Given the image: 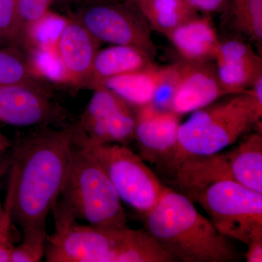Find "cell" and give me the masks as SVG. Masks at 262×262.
I'll return each mask as SVG.
<instances>
[{"label":"cell","instance_id":"19","mask_svg":"<svg viewBox=\"0 0 262 262\" xmlns=\"http://www.w3.org/2000/svg\"><path fill=\"white\" fill-rule=\"evenodd\" d=\"M150 28L167 35L186 20L196 16L184 0H130Z\"/></svg>","mask_w":262,"mask_h":262},{"label":"cell","instance_id":"17","mask_svg":"<svg viewBox=\"0 0 262 262\" xmlns=\"http://www.w3.org/2000/svg\"><path fill=\"white\" fill-rule=\"evenodd\" d=\"M171 71L172 65L160 67L151 63L137 72L111 77L102 86L130 106L140 107L155 102Z\"/></svg>","mask_w":262,"mask_h":262},{"label":"cell","instance_id":"5","mask_svg":"<svg viewBox=\"0 0 262 262\" xmlns=\"http://www.w3.org/2000/svg\"><path fill=\"white\" fill-rule=\"evenodd\" d=\"M54 230L47 235L45 257L48 262H122L137 229L82 225L56 202L52 210Z\"/></svg>","mask_w":262,"mask_h":262},{"label":"cell","instance_id":"18","mask_svg":"<svg viewBox=\"0 0 262 262\" xmlns=\"http://www.w3.org/2000/svg\"><path fill=\"white\" fill-rule=\"evenodd\" d=\"M152 61L145 52L132 46L113 45L99 50L95 57L88 85L98 89L108 79L142 70Z\"/></svg>","mask_w":262,"mask_h":262},{"label":"cell","instance_id":"25","mask_svg":"<svg viewBox=\"0 0 262 262\" xmlns=\"http://www.w3.org/2000/svg\"><path fill=\"white\" fill-rule=\"evenodd\" d=\"M51 0H18L19 14L24 32L48 14Z\"/></svg>","mask_w":262,"mask_h":262},{"label":"cell","instance_id":"24","mask_svg":"<svg viewBox=\"0 0 262 262\" xmlns=\"http://www.w3.org/2000/svg\"><path fill=\"white\" fill-rule=\"evenodd\" d=\"M66 21L54 15H46L29 29V34L34 37L40 48L54 47L55 44Z\"/></svg>","mask_w":262,"mask_h":262},{"label":"cell","instance_id":"21","mask_svg":"<svg viewBox=\"0 0 262 262\" xmlns=\"http://www.w3.org/2000/svg\"><path fill=\"white\" fill-rule=\"evenodd\" d=\"M236 27L258 44L262 42V0H231Z\"/></svg>","mask_w":262,"mask_h":262},{"label":"cell","instance_id":"15","mask_svg":"<svg viewBox=\"0 0 262 262\" xmlns=\"http://www.w3.org/2000/svg\"><path fill=\"white\" fill-rule=\"evenodd\" d=\"M100 42L77 19L66 22L55 50L71 81L88 84Z\"/></svg>","mask_w":262,"mask_h":262},{"label":"cell","instance_id":"9","mask_svg":"<svg viewBox=\"0 0 262 262\" xmlns=\"http://www.w3.org/2000/svg\"><path fill=\"white\" fill-rule=\"evenodd\" d=\"M94 91L76 123L81 137L91 144H129L135 139L132 106L103 86Z\"/></svg>","mask_w":262,"mask_h":262},{"label":"cell","instance_id":"22","mask_svg":"<svg viewBox=\"0 0 262 262\" xmlns=\"http://www.w3.org/2000/svg\"><path fill=\"white\" fill-rule=\"evenodd\" d=\"M0 84L42 87L23 58L13 52L4 50H0Z\"/></svg>","mask_w":262,"mask_h":262},{"label":"cell","instance_id":"20","mask_svg":"<svg viewBox=\"0 0 262 262\" xmlns=\"http://www.w3.org/2000/svg\"><path fill=\"white\" fill-rule=\"evenodd\" d=\"M234 182L262 193V136L254 133L234 147Z\"/></svg>","mask_w":262,"mask_h":262},{"label":"cell","instance_id":"10","mask_svg":"<svg viewBox=\"0 0 262 262\" xmlns=\"http://www.w3.org/2000/svg\"><path fill=\"white\" fill-rule=\"evenodd\" d=\"M176 65L177 73L168 110L179 115L192 113L229 95L211 62L183 61Z\"/></svg>","mask_w":262,"mask_h":262},{"label":"cell","instance_id":"8","mask_svg":"<svg viewBox=\"0 0 262 262\" xmlns=\"http://www.w3.org/2000/svg\"><path fill=\"white\" fill-rule=\"evenodd\" d=\"M77 19L100 42L132 46L154 58L149 25L130 2L98 0L82 8Z\"/></svg>","mask_w":262,"mask_h":262},{"label":"cell","instance_id":"3","mask_svg":"<svg viewBox=\"0 0 262 262\" xmlns=\"http://www.w3.org/2000/svg\"><path fill=\"white\" fill-rule=\"evenodd\" d=\"M58 202L76 220L101 228L127 227L122 201L102 165L76 130L68 169Z\"/></svg>","mask_w":262,"mask_h":262},{"label":"cell","instance_id":"4","mask_svg":"<svg viewBox=\"0 0 262 262\" xmlns=\"http://www.w3.org/2000/svg\"><path fill=\"white\" fill-rule=\"evenodd\" d=\"M262 108L248 90L193 112L179 127L177 146L166 167L171 170L187 157L220 152L261 122Z\"/></svg>","mask_w":262,"mask_h":262},{"label":"cell","instance_id":"33","mask_svg":"<svg viewBox=\"0 0 262 262\" xmlns=\"http://www.w3.org/2000/svg\"><path fill=\"white\" fill-rule=\"evenodd\" d=\"M3 209H2L1 203H0V214H1L2 212H3Z\"/></svg>","mask_w":262,"mask_h":262},{"label":"cell","instance_id":"29","mask_svg":"<svg viewBox=\"0 0 262 262\" xmlns=\"http://www.w3.org/2000/svg\"><path fill=\"white\" fill-rule=\"evenodd\" d=\"M10 144L9 141L0 134V151H4L7 148L9 147Z\"/></svg>","mask_w":262,"mask_h":262},{"label":"cell","instance_id":"30","mask_svg":"<svg viewBox=\"0 0 262 262\" xmlns=\"http://www.w3.org/2000/svg\"><path fill=\"white\" fill-rule=\"evenodd\" d=\"M71 1V0H51V3L57 2V3H67V2Z\"/></svg>","mask_w":262,"mask_h":262},{"label":"cell","instance_id":"13","mask_svg":"<svg viewBox=\"0 0 262 262\" xmlns=\"http://www.w3.org/2000/svg\"><path fill=\"white\" fill-rule=\"evenodd\" d=\"M171 170L180 192L194 203L198 196L212 184L225 180L234 182L233 149L187 157Z\"/></svg>","mask_w":262,"mask_h":262},{"label":"cell","instance_id":"16","mask_svg":"<svg viewBox=\"0 0 262 262\" xmlns=\"http://www.w3.org/2000/svg\"><path fill=\"white\" fill-rule=\"evenodd\" d=\"M183 61L207 63L215 60L220 41L208 17H193L167 34Z\"/></svg>","mask_w":262,"mask_h":262},{"label":"cell","instance_id":"23","mask_svg":"<svg viewBox=\"0 0 262 262\" xmlns=\"http://www.w3.org/2000/svg\"><path fill=\"white\" fill-rule=\"evenodd\" d=\"M0 33L10 42H18L24 37L18 0H0Z\"/></svg>","mask_w":262,"mask_h":262},{"label":"cell","instance_id":"32","mask_svg":"<svg viewBox=\"0 0 262 262\" xmlns=\"http://www.w3.org/2000/svg\"><path fill=\"white\" fill-rule=\"evenodd\" d=\"M3 40H4V39H3V37H2L1 33H0V42Z\"/></svg>","mask_w":262,"mask_h":262},{"label":"cell","instance_id":"6","mask_svg":"<svg viewBox=\"0 0 262 262\" xmlns=\"http://www.w3.org/2000/svg\"><path fill=\"white\" fill-rule=\"evenodd\" d=\"M194 203L224 237L246 246L262 238V193L234 181H222L206 188Z\"/></svg>","mask_w":262,"mask_h":262},{"label":"cell","instance_id":"7","mask_svg":"<svg viewBox=\"0 0 262 262\" xmlns=\"http://www.w3.org/2000/svg\"><path fill=\"white\" fill-rule=\"evenodd\" d=\"M77 136L107 173L122 202L145 216L159 202L166 187L144 160L126 145L91 144Z\"/></svg>","mask_w":262,"mask_h":262},{"label":"cell","instance_id":"12","mask_svg":"<svg viewBox=\"0 0 262 262\" xmlns=\"http://www.w3.org/2000/svg\"><path fill=\"white\" fill-rule=\"evenodd\" d=\"M181 115L154 103L137 107L135 139L141 158L151 162L168 160L178 140Z\"/></svg>","mask_w":262,"mask_h":262},{"label":"cell","instance_id":"2","mask_svg":"<svg viewBox=\"0 0 262 262\" xmlns=\"http://www.w3.org/2000/svg\"><path fill=\"white\" fill-rule=\"evenodd\" d=\"M144 219L146 231L176 261L239 260V253L233 245L182 193L167 187Z\"/></svg>","mask_w":262,"mask_h":262},{"label":"cell","instance_id":"28","mask_svg":"<svg viewBox=\"0 0 262 262\" xmlns=\"http://www.w3.org/2000/svg\"><path fill=\"white\" fill-rule=\"evenodd\" d=\"M248 251L246 253V261H262V238L254 239L248 245Z\"/></svg>","mask_w":262,"mask_h":262},{"label":"cell","instance_id":"14","mask_svg":"<svg viewBox=\"0 0 262 262\" xmlns=\"http://www.w3.org/2000/svg\"><path fill=\"white\" fill-rule=\"evenodd\" d=\"M214 61L221 84L229 95L245 92L262 76L261 57L237 39L221 42Z\"/></svg>","mask_w":262,"mask_h":262},{"label":"cell","instance_id":"11","mask_svg":"<svg viewBox=\"0 0 262 262\" xmlns=\"http://www.w3.org/2000/svg\"><path fill=\"white\" fill-rule=\"evenodd\" d=\"M63 118L61 108L42 87L0 84V121L15 126H39Z\"/></svg>","mask_w":262,"mask_h":262},{"label":"cell","instance_id":"26","mask_svg":"<svg viewBox=\"0 0 262 262\" xmlns=\"http://www.w3.org/2000/svg\"><path fill=\"white\" fill-rule=\"evenodd\" d=\"M13 221L10 203L6 201L5 208L0 214V262H10L15 247L11 237Z\"/></svg>","mask_w":262,"mask_h":262},{"label":"cell","instance_id":"31","mask_svg":"<svg viewBox=\"0 0 262 262\" xmlns=\"http://www.w3.org/2000/svg\"><path fill=\"white\" fill-rule=\"evenodd\" d=\"M113 1L129 2V1H130V0H113Z\"/></svg>","mask_w":262,"mask_h":262},{"label":"cell","instance_id":"27","mask_svg":"<svg viewBox=\"0 0 262 262\" xmlns=\"http://www.w3.org/2000/svg\"><path fill=\"white\" fill-rule=\"evenodd\" d=\"M195 11L206 13L223 12L229 6V0H184Z\"/></svg>","mask_w":262,"mask_h":262},{"label":"cell","instance_id":"1","mask_svg":"<svg viewBox=\"0 0 262 262\" xmlns=\"http://www.w3.org/2000/svg\"><path fill=\"white\" fill-rule=\"evenodd\" d=\"M76 125L35 126L13 151L6 201L26 244L46 248L47 220L61 194Z\"/></svg>","mask_w":262,"mask_h":262}]
</instances>
